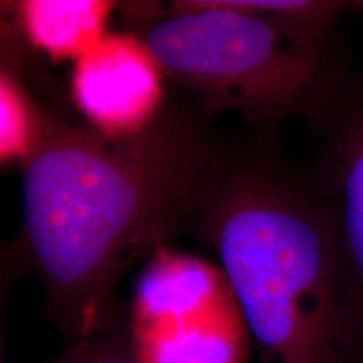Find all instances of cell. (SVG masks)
<instances>
[{
	"label": "cell",
	"instance_id": "3957f363",
	"mask_svg": "<svg viewBox=\"0 0 363 363\" xmlns=\"http://www.w3.org/2000/svg\"><path fill=\"white\" fill-rule=\"evenodd\" d=\"M165 78L201 101V111L233 110L271 128L315 115L328 101L330 34L229 7L224 0L118 4Z\"/></svg>",
	"mask_w": 363,
	"mask_h": 363
},
{
	"label": "cell",
	"instance_id": "8992f818",
	"mask_svg": "<svg viewBox=\"0 0 363 363\" xmlns=\"http://www.w3.org/2000/svg\"><path fill=\"white\" fill-rule=\"evenodd\" d=\"M9 13L2 39L29 48L48 61L74 65L108 30L118 4L104 0H22L4 2Z\"/></svg>",
	"mask_w": 363,
	"mask_h": 363
},
{
	"label": "cell",
	"instance_id": "6da1fadb",
	"mask_svg": "<svg viewBox=\"0 0 363 363\" xmlns=\"http://www.w3.org/2000/svg\"><path fill=\"white\" fill-rule=\"evenodd\" d=\"M207 115L167 106L138 135L111 136L51 115L22 172L21 262L39 276L51 315L81 340L115 316L125 272L185 225L217 152Z\"/></svg>",
	"mask_w": 363,
	"mask_h": 363
},
{
	"label": "cell",
	"instance_id": "277c9868",
	"mask_svg": "<svg viewBox=\"0 0 363 363\" xmlns=\"http://www.w3.org/2000/svg\"><path fill=\"white\" fill-rule=\"evenodd\" d=\"M244 321L222 269L163 249L136 281L133 350L140 363H239Z\"/></svg>",
	"mask_w": 363,
	"mask_h": 363
},
{
	"label": "cell",
	"instance_id": "ba28073f",
	"mask_svg": "<svg viewBox=\"0 0 363 363\" xmlns=\"http://www.w3.org/2000/svg\"><path fill=\"white\" fill-rule=\"evenodd\" d=\"M0 158L4 167L21 165L38 147L49 123L48 111L34 101L21 81L19 71L2 62L0 76Z\"/></svg>",
	"mask_w": 363,
	"mask_h": 363
},
{
	"label": "cell",
	"instance_id": "7a4b0ae2",
	"mask_svg": "<svg viewBox=\"0 0 363 363\" xmlns=\"http://www.w3.org/2000/svg\"><path fill=\"white\" fill-rule=\"evenodd\" d=\"M185 225L219 257L259 363H347L363 288L318 190L267 162L217 153Z\"/></svg>",
	"mask_w": 363,
	"mask_h": 363
},
{
	"label": "cell",
	"instance_id": "52a82bcc",
	"mask_svg": "<svg viewBox=\"0 0 363 363\" xmlns=\"http://www.w3.org/2000/svg\"><path fill=\"white\" fill-rule=\"evenodd\" d=\"M318 189L363 288V98L333 111Z\"/></svg>",
	"mask_w": 363,
	"mask_h": 363
},
{
	"label": "cell",
	"instance_id": "5b68a950",
	"mask_svg": "<svg viewBox=\"0 0 363 363\" xmlns=\"http://www.w3.org/2000/svg\"><path fill=\"white\" fill-rule=\"evenodd\" d=\"M163 71L135 34L108 33L72 65L71 101L86 125L111 136L138 135L163 115Z\"/></svg>",
	"mask_w": 363,
	"mask_h": 363
},
{
	"label": "cell",
	"instance_id": "9c48e42d",
	"mask_svg": "<svg viewBox=\"0 0 363 363\" xmlns=\"http://www.w3.org/2000/svg\"><path fill=\"white\" fill-rule=\"evenodd\" d=\"M61 363H140L133 345L111 338H86Z\"/></svg>",
	"mask_w": 363,
	"mask_h": 363
},
{
	"label": "cell",
	"instance_id": "30bf717a",
	"mask_svg": "<svg viewBox=\"0 0 363 363\" xmlns=\"http://www.w3.org/2000/svg\"><path fill=\"white\" fill-rule=\"evenodd\" d=\"M355 7L363 13V0H362V2H355Z\"/></svg>",
	"mask_w": 363,
	"mask_h": 363
}]
</instances>
